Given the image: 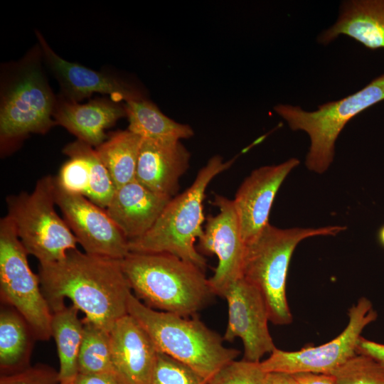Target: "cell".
Masks as SVG:
<instances>
[{"label":"cell","mask_w":384,"mask_h":384,"mask_svg":"<svg viewBox=\"0 0 384 384\" xmlns=\"http://www.w3.org/2000/svg\"><path fill=\"white\" fill-rule=\"evenodd\" d=\"M357 353L368 356L384 368V344L370 341L361 337L358 347Z\"/></svg>","instance_id":"1f68e13d"},{"label":"cell","mask_w":384,"mask_h":384,"mask_svg":"<svg viewBox=\"0 0 384 384\" xmlns=\"http://www.w3.org/2000/svg\"><path fill=\"white\" fill-rule=\"evenodd\" d=\"M54 177L39 179L31 193L22 192L6 198L7 215L28 254L40 264L63 259L76 249L77 240L55 209Z\"/></svg>","instance_id":"52a82bcc"},{"label":"cell","mask_w":384,"mask_h":384,"mask_svg":"<svg viewBox=\"0 0 384 384\" xmlns=\"http://www.w3.org/2000/svg\"><path fill=\"white\" fill-rule=\"evenodd\" d=\"M377 312L370 300L361 297L348 310L347 326L336 338L318 346L286 351L275 348L260 361L266 372L329 373L357 353L361 334L377 319Z\"/></svg>","instance_id":"30bf717a"},{"label":"cell","mask_w":384,"mask_h":384,"mask_svg":"<svg viewBox=\"0 0 384 384\" xmlns=\"http://www.w3.org/2000/svg\"><path fill=\"white\" fill-rule=\"evenodd\" d=\"M126 117L124 105L105 99L85 104L65 99L57 100L53 117L58 124L78 140L97 147L106 139L105 130L120 118Z\"/></svg>","instance_id":"d6986e66"},{"label":"cell","mask_w":384,"mask_h":384,"mask_svg":"<svg viewBox=\"0 0 384 384\" xmlns=\"http://www.w3.org/2000/svg\"><path fill=\"white\" fill-rule=\"evenodd\" d=\"M109 334L113 366L122 383L149 384L158 351L148 334L128 314Z\"/></svg>","instance_id":"9a60e30c"},{"label":"cell","mask_w":384,"mask_h":384,"mask_svg":"<svg viewBox=\"0 0 384 384\" xmlns=\"http://www.w3.org/2000/svg\"><path fill=\"white\" fill-rule=\"evenodd\" d=\"M190 159V152L181 141L142 138L135 180L153 192L172 198Z\"/></svg>","instance_id":"e0dca14e"},{"label":"cell","mask_w":384,"mask_h":384,"mask_svg":"<svg viewBox=\"0 0 384 384\" xmlns=\"http://www.w3.org/2000/svg\"><path fill=\"white\" fill-rule=\"evenodd\" d=\"M127 311L148 334L158 352L187 365L206 380L240 354L238 350L225 347L223 337L198 319L153 309L132 293Z\"/></svg>","instance_id":"277c9868"},{"label":"cell","mask_w":384,"mask_h":384,"mask_svg":"<svg viewBox=\"0 0 384 384\" xmlns=\"http://www.w3.org/2000/svg\"><path fill=\"white\" fill-rule=\"evenodd\" d=\"M92 176L89 163L82 158L74 156L63 164L55 179L64 191L87 198Z\"/></svg>","instance_id":"f546056e"},{"label":"cell","mask_w":384,"mask_h":384,"mask_svg":"<svg viewBox=\"0 0 384 384\" xmlns=\"http://www.w3.org/2000/svg\"><path fill=\"white\" fill-rule=\"evenodd\" d=\"M235 158L224 161L212 156L198 172L192 184L172 198L153 225L142 237L128 241L130 252L168 253L204 270L206 258L195 242L203 234V201L211 181L228 169Z\"/></svg>","instance_id":"3957f363"},{"label":"cell","mask_w":384,"mask_h":384,"mask_svg":"<svg viewBox=\"0 0 384 384\" xmlns=\"http://www.w3.org/2000/svg\"><path fill=\"white\" fill-rule=\"evenodd\" d=\"M336 384H384V368L373 358L357 353L331 371Z\"/></svg>","instance_id":"4316f807"},{"label":"cell","mask_w":384,"mask_h":384,"mask_svg":"<svg viewBox=\"0 0 384 384\" xmlns=\"http://www.w3.org/2000/svg\"><path fill=\"white\" fill-rule=\"evenodd\" d=\"M266 373L260 362L234 360L220 369L206 384H264Z\"/></svg>","instance_id":"f1b7e54d"},{"label":"cell","mask_w":384,"mask_h":384,"mask_svg":"<svg viewBox=\"0 0 384 384\" xmlns=\"http://www.w3.org/2000/svg\"><path fill=\"white\" fill-rule=\"evenodd\" d=\"M121 263L134 296L153 309L193 317L215 296L203 270L175 255L129 252Z\"/></svg>","instance_id":"7a4b0ae2"},{"label":"cell","mask_w":384,"mask_h":384,"mask_svg":"<svg viewBox=\"0 0 384 384\" xmlns=\"http://www.w3.org/2000/svg\"><path fill=\"white\" fill-rule=\"evenodd\" d=\"M299 164L291 158L277 165L256 169L243 181L233 199L245 245L269 224L274 199L288 174Z\"/></svg>","instance_id":"5bb4252c"},{"label":"cell","mask_w":384,"mask_h":384,"mask_svg":"<svg viewBox=\"0 0 384 384\" xmlns=\"http://www.w3.org/2000/svg\"><path fill=\"white\" fill-rule=\"evenodd\" d=\"M292 375L299 384H336L334 378L331 374L299 373Z\"/></svg>","instance_id":"836d02e7"},{"label":"cell","mask_w":384,"mask_h":384,"mask_svg":"<svg viewBox=\"0 0 384 384\" xmlns=\"http://www.w3.org/2000/svg\"><path fill=\"white\" fill-rule=\"evenodd\" d=\"M34 335L26 320L12 306L0 313L1 375L12 373L29 366Z\"/></svg>","instance_id":"603a6c76"},{"label":"cell","mask_w":384,"mask_h":384,"mask_svg":"<svg viewBox=\"0 0 384 384\" xmlns=\"http://www.w3.org/2000/svg\"><path fill=\"white\" fill-rule=\"evenodd\" d=\"M56 101L40 68L25 66L1 99V145L29 133H46L55 124L52 117Z\"/></svg>","instance_id":"9c48e42d"},{"label":"cell","mask_w":384,"mask_h":384,"mask_svg":"<svg viewBox=\"0 0 384 384\" xmlns=\"http://www.w3.org/2000/svg\"><path fill=\"white\" fill-rule=\"evenodd\" d=\"M0 384H60L58 372L49 366L37 364L1 375Z\"/></svg>","instance_id":"4dcf8cb0"},{"label":"cell","mask_w":384,"mask_h":384,"mask_svg":"<svg viewBox=\"0 0 384 384\" xmlns=\"http://www.w3.org/2000/svg\"><path fill=\"white\" fill-rule=\"evenodd\" d=\"M228 303V321L223 340H242L243 359L260 362L261 358L277 347L268 329L269 314L260 292L240 277L223 295Z\"/></svg>","instance_id":"4fadbf2b"},{"label":"cell","mask_w":384,"mask_h":384,"mask_svg":"<svg viewBox=\"0 0 384 384\" xmlns=\"http://www.w3.org/2000/svg\"><path fill=\"white\" fill-rule=\"evenodd\" d=\"M171 199L134 179L115 190L105 210L129 241L142 237L153 226Z\"/></svg>","instance_id":"ac0fdd59"},{"label":"cell","mask_w":384,"mask_h":384,"mask_svg":"<svg viewBox=\"0 0 384 384\" xmlns=\"http://www.w3.org/2000/svg\"><path fill=\"white\" fill-rule=\"evenodd\" d=\"M36 34L45 59L60 83L64 99L78 102L95 92L109 95L116 102L142 97L137 90L115 77L63 59L38 32Z\"/></svg>","instance_id":"2e32d148"},{"label":"cell","mask_w":384,"mask_h":384,"mask_svg":"<svg viewBox=\"0 0 384 384\" xmlns=\"http://www.w3.org/2000/svg\"><path fill=\"white\" fill-rule=\"evenodd\" d=\"M346 35L371 50L384 48V0L344 1L336 22L318 37L326 45Z\"/></svg>","instance_id":"ffe728a7"},{"label":"cell","mask_w":384,"mask_h":384,"mask_svg":"<svg viewBox=\"0 0 384 384\" xmlns=\"http://www.w3.org/2000/svg\"><path fill=\"white\" fill-rule=\"evenodd\" d=\"M207 380L187 365L158 352L149 384H206Z\"/></svg>","instance_id":"83f0119b"},{"label":"cell","mask_w":384,"mask_h":384,"mask_svg":"<svg viewBox=\"0 0 384 384\" xmlns=\"http://www.w3.org/2000/svg\"><path fill=\"white\" fill-rule=\"evenodd\" d=\"M124 106L128 130L142 138L171 142L188 139L194 134L191 126L171 119L143 97L128 100Z\"/></svg>","instance_id":"7402d4cb"},{"label":"cell","mask_w":384,"mask_h":384,"mask_svg":"<svg viewBox=\"0 0 384 384\" xmlns=\"http://www.w3.org/2000/svg\"><path fill=\"white\" fill-rule=\"evenodd\" d=\"M63 152L70 158L80 157L90 164L92 177L87 198L105 209L110 203L116 188L96 149H94L91 145L77 139L67 144Z\"/></svg>","instance_id":"484cf974"},{"label":"cell","mask_w":384,"mask_h":384,"mask_svg":"<svg viewBox=\"0 0 384 384\" xmlns=\"http://www.w3.org/2000/svg\"><path fill=\"white\" fill-rule=\"evenodd\" d=\"M213 204L218 212L207 219L203 234L198 239L199 248L203 253L215 254L218 257V265L208 282L213 294L223 297L227 289L242 277L245 243L233 200L215 195Z\"/></svg>","instance_id":"7c38bea8"},{"label":"cell","mask_w":384,"mask_h":384,"mask_svg":"<svg viewBox=\"0 0 384 384\" xmlns=\"http://www.w3.org/2000/svg\"></svg>","instance_id":"8d00e7d4"},{"label":"cell","mask_w":384,"mask_h":384,"mask_svg":"<svg viewBox=\"0 0 384 384\" xmlns=\"http://www.w3.org/2000/svg\"><path fill=\"white\" fill-rule=\"evenodd\" d=\"M83 336L78 356L79 374H112L113 366L108 332L82 319Z\"/></svg>","instance_id":"d4e9b609"},{"label":"cell","mask_w":384,"mask_h":384,"mask_svg":"<svg viewBox=\"0 0 384 384\" xmlns=\"http://www.w3.org/2000/svg\"><path fill=\"white\" fill-rule=\"evenodd\" d=\"M75 384H122L118 377L112 374H79Z\"/></svg>","instance_id":"d6a6232c"},{"label":"cell","mask_w":384,"mask_h":384,"mask_svg":"<svg viewBox=\"0 0 384 384\" xmlns=\"http://www.w3.org/2000/svg\"><path fill=\"white\" fill-rule=\"evenodd\" d=\"M378 239L380 244L384 247V225L378 230Z\"/></svg>","instance_id":"d590c367"},{"label":"cell","mask_w":384,"mask_h":384,"mask_svg":"<svg viewBox=\"0 0 384 384\" xmlns=\"http://www.w3.org/2000/svg\"><path fill=\"white\" fill-rule=\"evenodd\" d=\"M142 137L127 130L112 134L96 147L117 188L134 181Z\"/></svg>","instance_id":"cb8c5ba5"},{"label":"cell","mask_w":384,"mask_h":384,"mask_svg":"<svg viewBox=\"0 0 384 384\" xmlns=\"http://www.w3.org/2000/svg\"><path fill=\"white\" fill-rule=\"evenodd\" d=\"M345 226L281 229L270 223L245 245L242 277L254 286L266 304L270 321L287 325L292 321L286 281L292 253L303 240L319 235H336Z\"/></svg>","instance_id":"5b68a950"},{"label":"cell","mask_w":384,"mask_h":384,"mask_svg":"<svg viewBox=\"0 0 384 384\" xmlns=\"http://www.w3.org/2000/svg\"><path fill=\"white\" fill-rule=\"evenodd\" d=\"M78 309L65 305L52 311L51 334L58 351L60 384H75L79 375L78 356L83 336Z\"/></svg>","instance_id":"44dd1931"},{"label":"cell","mask_w":384,"mask_h":384,"mask_svg":"<svg viewBox=\"0 0 384 384\" xmlns=\"http://www.w3.org/2000/svg\"><path fill=\"white\" fill-rule=\"evenodd\" d=\"M121 260L76 248L59 261L40 264L41 287L51 311L69 299L86 320L110 333L117 320L128 314L132 294Z\"/></svg>","instance_id":"6da1fadb"},{"label":"cell","mask_w":384,"mask_h":384,"mask_svg":"<svg viewBox=\"0 0 384 384\" xmlns=\"http://www.w3.org/2000/svg\"><path fill=\"white\" fill-rule=\"evenodd\" d=\"M264 384H299L292 374L282 372L266 373Z\"/></svg>","instance_id":"e575fe53"},{"label":"cell","mask_w":384,"mask_h":384,"mask_svg":"<svg viewBox=\"0 0 384 384\" xmlns=\"http://www.w3.org/2000/svg\"><path fill=\"white\" fill-rule=\"evenodd\" d=\"M384 100V74L359 91L344 98L319 105L309 112L299 106L279 104L274 112L292 130H302L310 138L306 166L318 174L325 172L333 161L335 143L345 125L357 114Z\"/></svg>","instance_id":"8992f818"},{"label":"cell","mask_w":384,"mask_h":384,"mask_svg":"<svg viewBox=\"0 0 384 384\" xmlns=\"http://www.w3.org/2000/svg\"><path fill=\"white\" fill-rule=\"evenodd\" d=\"M23 245L6 215L0 220L1 299L15 309L29 325L36 340L52 336V311L44 297L38 274L31 270Z\"/></svg>","instance_id":"ba28073f"},{"label":"cell","mask_w":384,"mask_h":384,"mask_svg":"<svg viewBox=\"0 0 384 384\" xmlns=\"http://www.w3.org/2000/svg\"><path fill=\"white\" fill-rule=\"evenodd\" d=\"M54 181L55 204L85 252L124 259L130 252L128 240L106 210L83 196L64 191L57 184L55 177Z\"/></svg>","instance_id":"8fae6325"}]
</instances>
